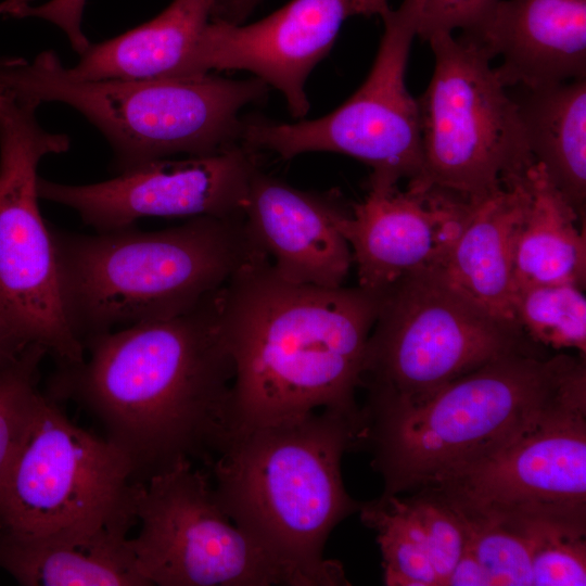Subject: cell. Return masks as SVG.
Instances as JSON below:
<instances>
[{"label":"cell","mask_w":586,"mask_h":586,"mask_svg":"<svg viewBox=\"0 0 586 586\" xmlns=\"http://www.w3.org/2000/svg\"><path fill=\"white\" fill-rule=\"evenodd\" d=\"M219 292L180 315L89 339L84 360L51 378L48 395L97 417L137 482L184 459L208 467L231 432L234 366Z\"/></svg>","instance_id":"cell-1"},{"label":"cell","mask_w":586,"mask_h":586,"mask_svg":"<svg viewBox=\"0 0 586 586\" xmlns=\"http://www.w3.org/2000/svg\"><path fill=\"white\" fill-rule=\"evenodd\" d=\"M380 295L359 285L289 281L267 256L219 292V322L232 358L231 431L318 409L358 413L367 342Z\"/></svg>","instance_id":"cell-2"},{"label":"cell","mask_w":586,"mask_h":586,"mask_svg":"<svg viewBox=\"0 0 586 586\" xmlns=\"http://www.w3.org/2000/svg\"><path fill=\"white\" fill-rule=\"evenodd\" d=\"M362 429L361 408L242 426L207 467L225 513L284 569L292 586L348 584L323 548L362 504L348 495L341 474L343 455L361 447Z\"/></svg>","instance_id":"cell-3"},{"label":"cell","mask_w":586,"mask_h":586,"mask_svg":"<svg viewBox=\"0 0 586 586\" xmlns=\"http://www.w3.org/2000/svg\"><path fill=\"white\" fill-rule=\"evenodd\" d=\"M361 411V447L372 451V467L383 477L381 496L415 492L548 422L586 413L585 357L513 353L416 407Z\"/></svg>","instance_id":"cell-4"},{"label":"cell","mask_w":586,"mask_h":586,"mask_svg":"<svg viewBox=\"0 0 586 586\" xmlns=\"http://www.w3.org/2000/svg\"><path fill=\"white\" fill-rule=\"evenodd\" d=\"M71 322L82 341L186 313L267 256L241 217L200 216L157 231L52 230Z\"/></svg>","instance_id":"cell-5"},{"label":"cell","mask_w":586,"mask_h":586,"mask_svg":"<svg viewBox=\"0 0 586 586\" xmlns=\"http://www.w3.org/2000/svg\"><path fill=\"white\" fill-rule=\"evenodd\" d=\"M0 87L24 100L61 102L81 113L107 139L119 173L176 154L207 155L239 144L241 110L268 92L257 77L234 80L211 73L79 79L52 50L30 63L13 56L0 67Z\"/></svg>","instance_id":"cell-6"},{"label":"cell","mask_w":586,"mask_h":586,"mask_svg":"<svg viewBox=\"0 0 586 586\" xmlns=\"http://www.w3.org/2000/svg\"><path fill=\"white\" fill-rule=\"evenodd\" d=\"M379 295L360 380L365 409L416 407L499 357L539 353L517 324L476 304L441 269L409 275Z\"/></svg>","instance_id":"cell-7"},{"label":"cell","mask_w":586,"mask_h":586,"mask_svg":"<svg viewBox=\"0 0 586 586\" xmlns=\"http://www.w3.org/2000/svg\"><path fill=\"white\" fill-rule=\"evenodd\" d=\"M39 105L0 87V329L17 347L40 346L59 366H72L84 360L85 345L68 316L37 173L71 141L39 125Z\"/></svg>","instance_id":"cell-8"},{"label":"cell","mask_w":586,"mask_h":586,"mask_svg":"<svg viewBox=\"0 0 586 586\" xmlns=\"http://www.w3.org/2000/svg\"><path fill=\"white\" fill-rule=\"evenodd\" d=\"M138 483L116 445L39 392L0 476V532L40 537L133 526Z\"/></svg>","instance_id":"cell-9"},{"label":"cell","mask_w":586,"mask_h":586,"mask_svg":"<svg viewBox=\"0 0 586 586\" xmlns=\"http://www.w3.org/2000/svg\"><path fill=\"white\" fill-rule=\"evenodd\" d=\"M431 80L417 99L422 173L415 180L479 199L535 164L514 100L472 37L436 35Z\"/></svg>","instance_id":"cell-10"},{"label":"cell","mask_w":586,"mask_h":586,"mask_svg":"<svg viewBox=\"0 0 586 586\" xmlns=\"http://www.w3.org/2000/svg\"><path fill=\"white\" fill-rule=\"evenodd\" d=\"M384 31L370 73L360 88L330 114L297 123L266 118L242 120L240 143L253 151L292 158L307 152L352 156L372 173L368 187L397 186L422 173L417 99L405 75L415 27L398 8L382 16Z\"/></svg>","instance_id":"cell-11"},{"label":"cell","mask_w":586,"mask_h":586,"mask_svg":"<svg viewBox=\"0 0 586 586\" xmlns=\"http://www.w3.org/2000/svg\"><path fill=\"white\" fill-rule=\"evenodd\" d=\"M130 537L148 585L292 586L284 569L219 505L209 474L184 459L138 483Z\"/></svg>","instance_id":"cell-12"},{"label":"cell","mask_w":586,"mask_h":586,"mask_svg":"<svg viewBox=\"0 0 586 586\" xmlns=\"http://www.w3.org/2000/svg\"><path fill=\"white\" fill-rule=\"evenodd\" d=\"M421 488L468 517L509 524L586 522V413L548 422L493 456Z\"/></svg>","instance_id":"cell-13"},{"label":"cell","mask_w":586,"mask_h":586,"mask_svg":"<svg viewBox=\"0 0 586 586\" xmlns=\"http://www.w3.org/2000/svg\"><path fill=\"white\" fill-rule=\"evenodd\" d=\"M255 151L242 143L218 153L162 158L89 184L39 178V198L75 211L97 231L118 230L145 217H241Z\"/></svg>","instance_id":"cell-14"},{"label":"cell","mask_w":586,"mask_h":586,"mask_svg":"<svg viewBox=\"0 0 586 586\" xmlns=\"http://www.w3.org/2000/svg\"><path fill=\"white\" fill-rule=\"evenodd\" d=\"M387 0H291L251 24L212 18L204 27L180 76L212 71H249L278 89L295 118L309 110L305 84L331 50L344 22L380 15Z\"/></svg>","instance_id":"cell-15"},{"label":"cell","mask_w":586,"mask_h":586,"mask_svg":"<svg viewBox=\"0 0 586 586\" xmlns=\"http://www.w3.org/2000/svg\"><path fill=\"white\" fill-rule=\"evenodd\" d=\"M471 209V200L420 180L368 187L337 221L360 288L381 294L400 279L442 269Z\"/></svg>","instance_id":"cell-16"},{"label":"cell","mask_w":586,"mask_h":586,"mask_svg":"<svg viewBox=\"0 0 586 586\" xmlns=\"http://www.w3.org/2000/svg\"><path fill=\"white\" fill-rule=\"evenodd\" d=\"M348 211L334 194L300 190L257 168L243 214L251 235L281 277L339 288L353 265L349 244L337 228Z\"/></svg>","instance_id":"cell-17"},{"label":"cell","mask_w":586,"mask_h":586,"mask_svg":"<svg viewBox=\"0 0 586 586\" xmlns=\"http://www.w3.org/2000/svg\"><path fill=\"white\" fill-rule=\"evenodd\" d=\"M507 88L586 78V0H498L471 31Z\"/></svg>","instance_id":"cell-18"},{"label":"cell","mask_w":586,"mask_h":586,"mask_svg":"<svg viewBox=\"0 0 586 586\" xmlns=\"http://www.w3.org/2000/svg\"><path fill=\"white\" fill-rule=\"evenodd\" d=\"M128 524L18 537L0 532V568L27 586H148Z\"/></svg>","instance_id":"cell-19"},{"label":"cell","mask_w":586,"mask_h":586,"mask_svg":"<svg viewBox=\"0 0 586 586\" xmlns=\"http://www.w3.org/2000/svg\"><path fill=\"white\" fill-rule=\"evenodd\" d=\"M528 198L526 176L512 186L470 199V214L441 269L476 304L512 323L514 239Z\"/></svg>","instance_id":"cell-20"},{"label":"cell","mask_w":586,"mask_h":586,"mask_svg":"<svg viewBox=\"0 0 586 586\" xmlns=\"http://www.w3.org/2000/svg\"><path fill=\"white\" fill-rule=\"evenodd\" d=\"M217 0H174L152 20L90 44L67 72L79 79H149L180 76Z\"/></svg>","instance_id":"cell-21"},{"label":"cell","mask_w":586,"mask_h":586,"mask_svg":"<svg viewBox=\"0 0 586 586\" xmlns=\"http://www.w3.org/2000/svg\"><path fill=\"white\" fill-rule=\"evenodd\" d=\"M513 88L534 163L585 222L586 78Z\"/></svg>","instance_id":"cell-22"},{"label":"cell","mask_w":586,"mask_h":586,"mask_svg":"<svg viewBox=\"0 0 586 586\" xmlns=\"http://www.w3.org/2000/svg\"><path fill=\"white\" fill-rule=\"evenodd\" d=\"M528 202L513 250V293L544 284L585 290V222L534 164L527 173Z\"/></svg>","instance_id":"cell-23"},{"label":"cell","mask_w":586,"mask_h":586,"mask_svg":"<svg viewBox=\"0 0 586 586\" xmlns=\"http://www.w3.org/2000/svg\"><path fill=\"white\" fill-rule=\"evenodd\" d=\"M358 512L377 533L385 585L437 586L428 539L408 498L380 496Z\"/></svg>","instance_id":"cell-24"},{"label":"cell","mask_w":586,"mask_h":586,"mask_svg":"<svg viewBox=\"0 0 586 586\" xmlns=\"http://www.w3.org/2000/svg\"><path fill=\"white\" fill-rule=\"evenodd\" d=\"M512 318L536 345L572 348L585 357L586 298L583 289L572 284L519 289L512 297Z\"/></svg>","instance_id":"cell-25"},{"label":"cell","mask_w":586,"mask_h":586,"mask_svg":"<svg viewBox=\"0 0 586 586\" xmlns=\"http://www.w3.org/2000/svg\"><path fill=\"white\" fill-rule=\"evenodd\" d=\"M511 525L530 542L533 585H586V522L533 520Z\"/></svg>","instance_id":"cell-26"},{"label":"cell","mask_w":586,"mask_h":586,"mask_svg":"<svg viewBox=\"0 0 586 586\" xmlns=\"http://www.w3.org/2000/svg\"><path fill=\"white\" fill-rule=\"evenodd\" d=\"M460 515L468 544L491 586H533L531 545L520 528L491 519Z\"/></svg>","instance_id":"cell-27"},{"label":"cell","mask_w":586,"mask_h":586,"mask_svg":"<svg viewBox=\"0 0 586 586\" xmlns=\"http://www.w3.org/2000/svg\"><path fill=\"white\" fill-rule=\"evenodd\" d=\"M46 354L30 345L0 366V476L39 393V367Z\"/></svg>","instance_id":"cell-28"},{"label":"cell","mask_w":586,"mask_h":586,"mask_svg":"<svg viewBox=\"0 0 586 586\" xmlns=\"http://www.w3.org/2000/svg\"><path fill=\"white\" fill-rule=\"evenodd\" d=\"M415 492L407 498L425 533L437 586H445L467 544L466 523L459 512L431 491Z\"/></svg>","instance_id":"cell-29"},{"label":"cell","mask_w":586,"mask_h":586,"mask_svg":"<svg viewBox=\"0 0 586 586\" xmlns=\"http://www.w3.org/2000/svg\"><path fill=\"white\" fill-rule=\"evenodd\" d=\"M498 0H404L399 9L411 21L416 36L429 40L456 29L471 31Z\"/></svg>","instance_id":"cell-30"},{"label":"cell","mask_w":586,"mask_h":586,"mask_svg":"<svg viewBox=\"0 0 586 586\" xmlns=\"http://www.w3.org/2000/svg\"><path fill=\"white\" fill-rule=\"evenodd\" d=\"M87 0H49L38 7L27 5L14 17H38L53 23L67 36L72 48L82 54L91 44L82 31L81 21Z\"/></svg>","instance_id":"cell-31"},{"label":"cell","mask_w":586,"mask_h":586,"mask_svg":"<svg viewBox=\"0 0 586 586\" xmlns=\"http://www.w3.org/2000/svg\"><path fill=\"white\" fill-rule=\"evenodd\" d=\"M447 586H491L489 578L470 548L467 539L466 547L459 560L453 568L447 581ZM445 585V586H446Z\"/></svg>","instance_id":"cell-32"},{"label":"cell","mask_w":586,"mask_h":586,"mask_svg":"<svg viewBox=\"0 0 586 586\" xmlns=\"http://www.w3.org/2000/svg\"><path fill=\"white\" fill-rule=\"evenodd\" d=\"M263 0H217L212 18L242 24Z\"/></svg>","instance_id":"cell-33"},{"label":"cell","mask_w":586,"mask_h":586,"mask_svg":"<svg viewBox=\"0 0 586 586\" xmlns=\"http://www.w3.org/2000/svg\"><path fill=\"white\" fill-rule=\"evenodd\" d=\"M23 349L13 344L0 329V366L15 357Z\"/></svg>","instance_id":"cell-34"},{"label":"cell","mask_w":586,"mask_h":586,"mask_svg":"<svg viewBox=\"0 0 586 586\" xmlns=\"http://www.w3.org/2000/svg\"><path fill=\"white\" fill-rule=\"evenodd\" d=\"M33 0H4L0 2V15L14 16L18 11L29 5Z\"/></svg>","instance_id":"cell-35"},{"label":"cell","mask_w":586,"mask_h":586,"mask_svg":"<svg viewBox=\"0 0 586 586\" xmlns=\"http://www.w3.org/2000/svg\"><path fill=\"white\" fill-rule=\"evenodd\" d=\"M9 60H10V58H8V56L0 58V66H2L3 64H5Z\"/></svg>","instance_id":"cell-36"}]
</instances>
